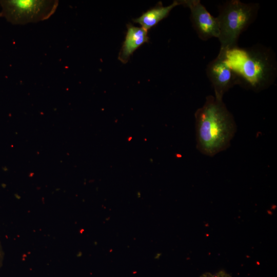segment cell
Returning <instances> with one entry per match:
<instances>
[{"instance_id": "cell-1", "label": "cell", "mask_w": 277, "mask_h": 277, "mask_svg": "<svg viewBox=\"0 0 277 277\" xmlns=\"http://www.w3.org/2000/svg\"><path fill=\"white\" fill-rule=\"evenodd\" d=\"M196 147L204 155L213 156L226 150L236 131L233 115L223 101L209 95L195 112Z\"/></svg>"}, {"instance_id": "cell-9", "label": "cell", "mask_w": 277, "mask_h": 277, "mask_svg": "<svg viewBox=\"0 0 277 277\" xmlns=\"http://www.w3.org/2000/svg\"><path fill=\"white\" fill-rule=\"evenodd\" d=\"M4 255V251L3 248V246L2 245V243L0 241V269H1L3 264Z\"/></svg>"}, {"instance_id": "cell-2", "label": "cell", "mask_w": 277, "mask_h": 277, "mask_svg": "<svg viewBox=\"0 0 277 277\" xmlns=\"http://www.w3.org/2000/svg\"><path fill=\"white\" fill-rule=\"evenodd\" d=\"M223 51L237 78V85L255 92L271 85L276 75V62L273 52L263 46Z\"/></svg>"}, {"instance_id": "cell-8", "label": "cell", "mask_w": 277, "mask_h": 277, "mask_svg": "<svg viewBox=\"0 0 277 277\" xmlns=\"http://www.w3.org/2000/svg\"><path fill=\"white\" fill-rule=\"evenodd\" d=\"M181 5V1H174L167 6H163L160 3L154 7L148 10L138 18L133 19V22L140 24L142 28L148 30L155 26L159 22L166 18L170 11L176 6Z\"/></svg>"}, {"instance_id": "cell-3", "label": "cell", "mask_w": 277, "mask_h": 277, "mask_svg": "<svg viewBox=\"0 0 277 277\" xmlns=\"http://www.w3.org/2000/svg\"><path fill=\"white\" fill-rule=\"evenodd\" d=\"M259 8L258 3H245L239 0L227 1L218 7L220 51L238 46L240 36L254 21Z\"/></svg>"}, {"instance_id": "cell-5", "label": "cell", "mask_w": 277, "mask_h": 277, "mask_svg": "<svg viewBox=\"0 0 277 277\" xmlns=\"http://www.w3.org/2000/svg\"><path fill=\"white\" fill-rule=\"evenodd\" d=\"M206 71L214 96L218 99L223 100L224 94L238 84L236 76L226 61L223 51H220L217 56L207 65Z\"/></svg>"}, {"instance_id": "cell-6", "label": "cell", "mask_w": 277, "mask_h": 277, "mask_svg": "<svg viewBox=\"0 0 277 277\" xmlns=\"http://www.w3.org/2000/svg\"><path fill=\"white\" fill-rule=\"evenodd\" d=\"M181 5L189 8L192 26L200 39L207 41L219 37V25L216 17L213 16L200 0L180 1Z\"/></svg>"}, {"instance_id": "cell-7", "label": "cell", "mask_w": 277, "mask_h": 277, "mask_svg": "<svg viewBox=\"0 0 277 277\" xmlns=\"http://www.w3.org/2000/svg\"><path fill=\"white\" fill-rule=\"evenodd\" d=\"M148 41L147 30L131 24L128 25L125 41L118 55L119 60L123 63H126L132 53Z\"/></svg>"}, {"instance_id": "cell-10", "label": "cell", "mask_w": 277, "mask_h": 277, "mask_svg": "<svg viewBox=\"0 0 277 277\" xmlns=\"http://www.w3.org/2000/svg\"><path fill=\"white\" fill-rule=\"evenodd\" d=\"M0 17H1V16H0Z\"/></svg>"}, {"instance_id": "cell-4", "label": "cell", "mask_w": 277, "mask_h": 277, "mask_svg": "<svg viewBox=\"0 0 277 277\" xmlns=\"http://www.w3.org/2000/svg\"><path fill=\"white\" fill-rule=\"evenodd\" d=\"M56 0H0L1 17L13 25L45 21L56 11Z\"/></svg>"}]
</instances>
